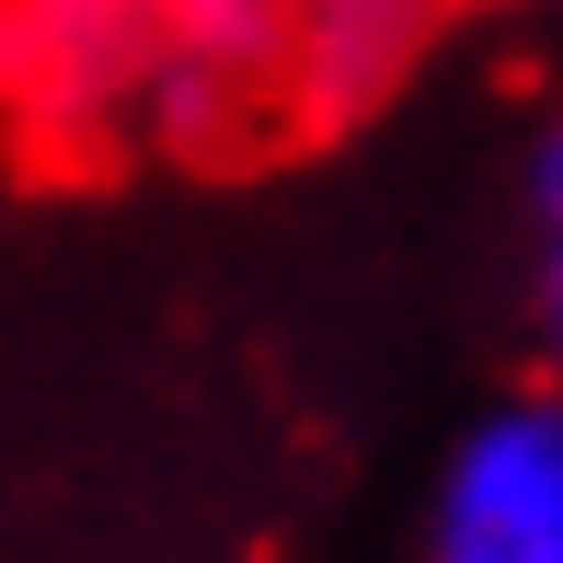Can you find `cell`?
<instances>
[{
	"instance_id": "1",
	"label": "cell",
	"mask_w": 563,
	"mask_h": 563,
	"mask_svg": "<svg viewBox=\"0 0 563 563\" xmlns=\"http://www.w3.org/2000/svg\"><path fill=\"white\" fill-rule=\"evenodd\" d=\"M426 563H563V415L495 402L426 495Z\"/></svg>"
},
{
	"instance_id": "2",
	"label": "cell",
	"mask_w": 563,
	"mask_h": 563,
	"mask_svg": "<svg viewBox=\"0 0 563 563\" xmlns=\"http://www.w3.org/2000/svg\"><path fill=\"white\" fill-rule=\"evenodd\" d=\"M46 12H69V23H139L150 0H46Z\"/></svg>"
}]
</instances>
